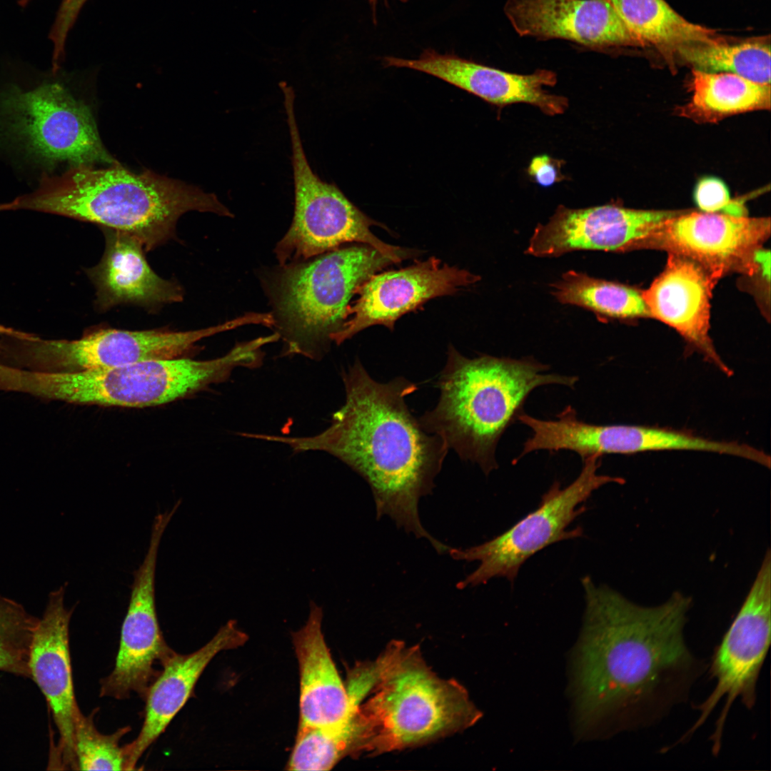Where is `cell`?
Returning <instances> with one entry per match:
<instances>
[{"label":"cell","instance_id":"obj_1","mask_svg":"<svg viewBox=\"0 0 771 771\" xmlns=\"http://www.w3.org/2000/svg\"><path fill=\"white\" fill-rule=\"evenodd\" d=\"M582 585L570 672L575 731L588 737L651 725L686 700L704 670L685 637L692 600L677 591L642 605L588 576Z\"/></svg>","mask_w":771,"mask_h":771},{"label":"cell","instance_id":"obj_2","mask_svg":"<svg viewBox=\"0 0 771 771\" xmlns=\"http://www.w3.org/2000/svg\"><path fill=\"white\" fill-rule=\"evenodd\" d=\"M342 379L345 403L323 431L303 437H248L287 445L294 453L321 451L338 458L370 485L378 518L388 516L405 532L428 540L438 553H445L449 546L421 524L418 503L432 493L449 448L408 409L405 398L416 385L404 377L378 382L358 359L342 371Z\"/></svg>","mask_w":771,"mask_h":771},{"label":"cell","instance_id":"obj_3","mask_svg":"<svg viewBox=\"0 0 771 771\" xmlns=\"http://www.w3.org/2000/svg\"><path fill=\"white\" fill-rule=\"evenodd\" d=\"M21 209L126 233L145 251L171 239L178 220L188 211L233 216L214 193L150 170L136 173L119 163L106 168L74 165L61 175L44 174L36 190L0 204V211Z\"/></svg>","mask_w":771,"mask_h":771},{"label":"cell","instance_id":"obj_4","mask_svg":"<svg viewBox=\"0 0 771 771\" xmlns=\"http://www.w3.org/2000/svg\"><path fill=\"white\" fill-rule=\"evenodd\" d=\"M549 368L530 357L469 358L450 345L438 382V403L418 420L425 431L488 475L498 468L500 437L523 412L530 393L549 384L574 388L578 381V376L548 373Z\"/></svg>","mask_w":771,"mask_h":771},{"label":"cell","instance_id":"obj_5","mask_svg":"<svg viewBox=\"0 0 771 771\" xmlns=\"http://www.w3.org/2000/svg\"><path fill=\"white\" fill-rule=\"evenodd\" d=\"M381 674L361 704L356 755L422 745L475 725L482 713L458 681L435 674L417 646L391 642Z\"/></svg>","mask_w":771,"mask_h":771},{"label":"cell","instance_id":"obj_6","mask_svg":"<svg viewBox=\"0 0 771 771\" xmlns=\"http://www.w3.org/2000/svg\"><path fill=\"white\" fill-rule=\"evenodd\" d=\"M258 363L254 346L246 341L223 356L205 361L179 357L59 373L5 366L0 368V390L76 404L144 408L223 383L235 368L254 369Z\"/></svg>","mask_w":771,"mask_h":771},{"label":"cell","instance_id":"obj_7","mask_svg":"<svg viewBox=\"0 0 771 771\" xmlns=\"http://www.w3.org/2000/svg\"><path fill=\"white\" fill-rule=\"evenodd\" d=\"M391 263L373 247L357 243L283 266L271 291L283 356L321 360L346 319L356 288Z\"/></svg>","mask_w":771,"mask_h":771},{"label":"cell","instance_id":"obj_8","mask_svg":"<svg viewBox=\"0 0 771 771\" xmlns=\"http://www.w3.org/2000/svg\"><path fill=\"white\" fill-rule=\"evenodd\" d=\"M292 147L295 207L291 225L276 244V257L281 267L356 243L368 245L393 263L408 251L377 238L371 226L379 225L360 211L334 183L322 181L311 169L302 145L294 112L293 90L283 91Z\"/></svg>","mask_w":771,"mask_h":771},{"label":"cell","instance_id":"obj_9","mask_svg":"<svg viewBox=\"0 0 771 771\" xmlns=\"http://www.w3.org/2000/svg\"><path fill=\"white\" fill-rule=\"evenodd\" d=\"M241 325L236 318L187 331L101 328L76 340H45L11 330L0 342V362L31 371L59 373L175 358L195 349L201 340Z\"/></svg>","mask_w":771,"mask_h":771},{"label":"cell","instance_id":"obj_10","mask_svg":"<svg viewBox=\"0 0 771 771\" xmlns=\"http://www.w3.org/2000/svg\"><path fill=\"white\" fill-rule=\"evenodd\" d=\"M600 458L593 455L582 460L581 472L573 482L561 488L555 481L535 510L501 535L465 549L450 548L448 552L453 559L480 563L457 587H474L494 578L513 582L522 565L535 553L555 543L581 536L582 528H568L583 513L582 504L600 487L624 482L621 478L597 473Z\"/></svg>","mask_w":771,"mask_h":771},{"label":"cell","instance_id":"obj_11","mask_svg":"<svg viewBox=\"0 0 771 771\" xmlns=\"http://www.w3.org/2000/svg\"><path fill=\"white\" fill-rule=\"evenodd\" d=\"M0 120L44 162L118 163L103 145L89 107L58 83L28 91L6 89L0 95Z\"/></svg>","mask_w":771,"mask_h":771},{"label":"cell","instance_id":"obj_12","mask_svg":"<svg viewBox=\"0 0 771 771\" xmlns=\"http://www.w3.org/2000/svg\"><path fill=\"white\" fill-rule=\"evenodd\" d=\"M771 642V554L768 550L737 615L716 647L710 672L715 687L696 709L700 715L678 742L700 727L723 698L725 705L710 737L713 755L719 753L730 707L740 698L748 709L756 702L760 672Z\"/></svg>","mask_w":771,"mask_h":771},{"label":"cell","instance_id":"obj_13","mask_svg":"<svg viewBox=\"0 0 771 771\" xmlns=\"http://www.w3.org/2000/svg\"><path fill=\"white\" fill-rule=\"evenodd\" d=\"M169 521V517L163 513L154 518L146 555L133 574L115 665L101 681V696L121 700L134 692L144 697L161 671L156 668H162L174 652L163 638L155 604L158 550Z\"/></svg>","mask_w":771,"mask_h":771},{"label":"cell","instance_id":"obj_14","mask_svg":"<svg viewBox=\"0 0 771 771\" xmlns=\"http://www.w3.org/2000/svg\"><path fill=\"white\" fill-rule=\"evenodd\" d=\"M770 233V218L684 211L637 242L633 249H664L695 261L720 278L732 271H756L755 252Z\"/></svg>","mask_w":771,"mask_h":771},{"label":"cell","instance_id":"obj_15","mask_svg":"<svg viewBox=\"0 0 771 771\" xmlns=\"http://www.w3.org/2000/svg\"><path fill=\"white\" fill-rule=\"evenodd\" d=\"M480 280L479 276L442 265L434 257L405 268L376 273L356 288L358 296L348 306L346 319L331 336V341L340 345L374 325L393 331L403 315L432 298L453 294Z\"/></svg>","mask_w":771,"mask_h":771},{"label":"cell","instance_id":"obj_16","mask_svg":"<svg viewBox=\"0 0 771 771\" xmlns=\"http://www.w3.org/2000/svg\"><path fill=\"white\" fill-rule=\"evenodd\" d=\"M683 212L638 210L612 203L583 208L560 205L547 223L537 225L525 253L545 258L580 250L627 251Z\"/></svg>","mask_w":771,"mask_h":771},{"label":"cell","instance_id":"obj_17","mask_svg":"<svg viewBox=\"0 0 771 771\" xmlns=\"http://www.w3.org/2000/svg\"><path fill=\"white\" fill-rule=\"evenodd\" d=\"M65 586L52 591L31 640L29 667L45 697L59 739L55 756L62 769L77 770L74 727L81 710L73 684L69 624L73 610L64 605Z\"/></svg>","mask_w":771,"mask_h":771},{"label":"cell","instance_id":"obj_18","mask_svg":"<svg viewBox=\"0 0 771 771\" xmlns=\"http://www.w3.org/2000/svg\"><path fill=\"white\" fill-rule=\"evenodd\" d=\"M550 440L556 450H566L585 458L604 454H631L665 450H692L737 455L755 460L757 448L736 442L712 440L682 431L641 425H597L580 420L574 408L555 420Z\"/></svg>","mask_w":771,"mask_h":771},{"label":"cell","instance_id":"obj_19","mask_svg":"<svg viewBox=\"0 0 771 771\" xmlns=\"http://www.w3.org/2000/svg\"><path fill=\"white\" fill-rule=\"evenodd\" d=\"M383 64L424 72L499 106L528 104L554 116L563 114L568 106L565 97L545 89L557 82L556 74L547 69L518 74L431 51L424 52L417 59L386 57Z\"/></svg>","mask_w":771,"mask_h":771},{"label":"cell","instance_id":"obj_20","mask_svg":"<svg viewBox=\"0 0 771 771\" xmlns=\"http://www.w3.org/2000/svg\"><path fill=\"white\" fill-rule=\"evenodd\" d=\"M504 11L520 36L587 46H644L605 0H508Z\"/></svg>","mask_w":771,"mask_h":771},{"label":"cell","instance_id":"obj_21","mask_svg":"<svg viewBox=\"0 0 771 771\" xmlns=\"http://www.w3.org/2000/svg\"><path fill=\"white\" fill-rule=\"evenodd\" d=\"M718 278L695 261L669 253L664 270L642 295L650 316L673 328L707 361L730 374L709 336L710 299Z\"/></svg>","mask_w":771,"mask_h":771},{"label":"cell","instance_id":"obj_22","mask_svg":"<svg viewBox=\"0 0 771 771\" xmlns=\"http://www.w3.org/2000/svg\"><path fill=\"white\" fill-rule=\"evenodd\" d=\"M247 634L234 620L228 621L206 645L187 655L176 652L165 662L144 698V720L137 737L125 747L126 770L136 765L147 748L165 731L193 694L195 685L212 659L220 652L243 645Z\"/></svg>","mask_w":771,"mask_h":771},{"label":"cell","instance_id":"obj_23","mask_svg":"<svg viewBox=\"0 0 771 771\" xmlns=\"http://www.w3.org/2000/svg\"><path fill=\"white\" fill-rule=\"evenodd\" d=\"M102 230L106 241L103 256L86 271L96 288L98 310L106 311L121 304L153 310L183 300L182 287L151 268L139 240L116 230Z\"/></svg>","mask_w":771,"mask_h":771},{"label":"cell","instance_id":"obj_24","mask_svg":"<svg viewBox=\"0 0 771 771\" xmlns=\"http://www.w3.org/2000/svg\"><path fill=\"white\" fill-rule=\"evenodd\" d=\"M305 625L292 633L300 677L298 727H339L355 710L322 631L323 609L310 601Z\"/></svg>","mask_w":771,"mask_h":771},{"label":"cell","instance_id":"obj_25","mask_svg":"<svg viewBox=\"0 0 771 771\" xmlns=\"http://www.w3.org/2000/svg\"><path fill=\"white\" fill-rule=\"evenodd\" d=\"M644 46L672 57L678 49L723 40L714 30L694 24L664 0H605Z\"/></svg>","mask_w":771,"mask_h":771},{"label":"cell","instance_id":"obj_26","mask_svg":"<svg viewBox=\"0 0 771 771\" xmlns=\"http://www.w3.org/2000/svg\"><path fill=\"white\" fill-rule=\"evenodd\" d=\"M691 100L685 114L700 120L715 121L727 116L770 107V84L737 74L693 69Z\"/></svg>","mask_w":771,"mask_h":771},{"label":"cell","instance_id":"obj_27","mask_svg":"<svg viewBox=\"0 0 771 771\" xmlns=\"http://www.w3.org/2000/svg\"><path fill=\"white\" fill-rule=\"evenodd\" d=\"M550 288L552 295L560 303L590 311L600 321L650 316L642 295L638 290L585 273L570 270Z\"/></svg>","mask_w":771,"mask_h":771},{"label":"cell","instance_id":"obj_28","mask_svg":"<svg viewBox=\"0 0 771 771\" xmlns=\"http://www.w3.org/2000/svg\"><path fill=\"white\" fill-rule=\"evenodd\" d=\"M695 69L725 72L755 82L770 84V44L765 38L716 42L683 46L674 53Z\"/></svg>","mask_w":771,"mask_h":771},{"label":"cell","instance_id":"obj_29","mask_svg":"<svg viewBox=\"0 0 771 771\" xmlns=\"http://www.w3.org/2000/svg\"><path fill=\"white\" fill-rule=\"evenodd\" d=\"M38 620L21 604L0 595V672L31 678L29 652Z\"/></svg>","mask_w":771,"mask_h":771},{"label":"cell","instance_id":"obj_30","mask_svg":"<svg viewBox=\"0 0 771 771\" xmlns=\"http://www.w3.org/2000/svg\"><path fill=\"white\" fill-rule=\"evenodd\" d=\"M93 716V714L85 716L81 712L75 724L77 770H126L125 747L120 746V740L130 731V727L104 735L96 727Z\"/></svg>","mask_w":771,"mask_h":771},{"label":"cell","instance_id":"obj_31","mask_svg":"<svg viewBox=\"0 0 771 771\" xmlns=\"http://www.w3.org/2000/svg\"><path fill=\"white\" fill-rule=\"evenodd\" d=\"M692 198L702 212H722L735 216H745L744 206L731 200L727 184L718 177L707 176L699 178L695 185Z\"/></svg>","mask_w":771,"mask_h":771},{"label":"cell","instance_id":"obj_32","mask_svg":"<svg viewBox=\"0 0 771 771\" xmlns=\"http://www.w3.org/2000/svg\"><path fill=\"white\" fill-rule=\"evenodd\" d=\"M32 0H19V4L25 6ZM88 0H61L49 38L54 44L53 56L60 59L64 56L65 44L70 30Z\"/></svg>","mask_w":771,"mask_h":771},{"label":"cell","instance_id":"obj_33","mask_svg":"<svg viewBox=\"0 0 771 771\" xmlns=\"http://www.w3.org/2000/svg\"><path fill=\"white\" fill-rule=\"evenodd\" d=\"M561 161L547 155L533 158L528 168V173L541 186L548 187L564 178L561 173Z\"/></svg>","mask_w":771,"mask_h":771},{"label":"cell","instance_id":"obj_34","mask_svg":"<svg viewBox=\"0 0 771 771\" xmlns=\"http://www.w3.org/2000/svg\"><path fill=\"white\" fill-rule=\"evenodd\" d=\"M3 327H4V326H0V334H1V331H2Z\"/></svg>","mask_w":771,"mask_h":771},{"label":"cell","instance_id":"obj_35","mask_svg":"<svg viewBox=\"0 0 771 771\" xmlns=\"http://www.w3.org/2000/svg\"><path fill=\"white\" fill-rule=\"evenodd\" d=\"M371 1H374V0H371Z\"/></svg>","mask_w":771,"mask_h":771}]
</instances>
